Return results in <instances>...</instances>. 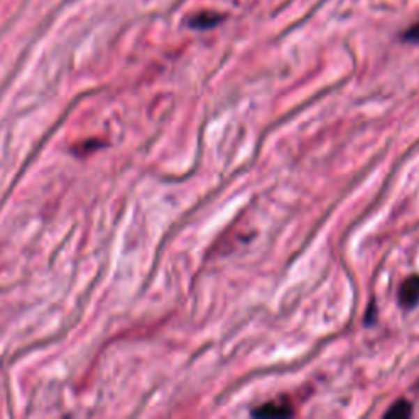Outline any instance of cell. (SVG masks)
I'll use <instances>...</instances> for the list:
<instances>
[{
  "instance_id": "6da1fadb",
  "label": "cell",
  "mask_w": 419,
  "mask_h": 419,
  "mask_svg": "<svg viewBox=\"0 0 419 419\" xmlns=\"http://www.w3.org/2000/svg\"><path fill=\"white\" fill-rule=\"evenodd\" d=\"M399 305L403 308H413L419 303V275H411L403 282L398 294Z\"/></svg>"
},
{
  "instance_id": "7a4b0ae2",
  "label": "cell",
  "mask_w": 419,
  "mask_h": 419,
  "mask_svg": "<svg viewBox=\"0 0 419 419\" xmlns=\"http://www.w3.org/2000/svg\"><path fill=\"white\" fill-rule=\"evenodd\" d=\"M251 414L256 418H289L294 416L295 409L284 402H271L264 403L262 406L254 409Z\"/></svg>"
},
{
  "instance_id": "3957f363",
  "label": "cell",
  "mask_w": 419,
  "mask_h": 419,
  "mask_svg": "<svg viewBox=\"0 0 419 419\" xmlns=\"http://www.w3.org/2000/svg\"><path fill=\"white\" fill-rule=\"evenodd\" d=\"M220 15L215 12H200L199 15L190 18V25L197 28V30H206V28L215 26L216 23H220Z\"/></svg>"
},
{
  "instance_id": "277c9868",
  "label": "cell",
  "mask_w": 419,
  "mask_h": 419,
  "mask_svg": "<svg viewBox=\"0 0 419 419\" xmlns=\"http://www.w3.org/2000/svg\"><path fill=\"white\" fill-rule=\"evenodd\" d=\"M411 413H413V408L411 404H409V402H406V399H399V402L393 403L392 406H390L388 411L385 413V418L403 419L411 416Z\"/></svg>"
},
{
  "instance_id": "5b68a950",
  "label": "cell",
  "mask_w": 419,
  "mask_h": 419,
  "mask_svg": "<svg viewBox=\"0 0 419 419\" xmlns=\"http://www.w3.org/2000/svg\"><path fill=\"white\" fill-rule=\"evenodd\" d=\"M404 41H411V43H419V22L411 28H408L406 33L403 35Z\"/></svg>"
}]
</instances>
